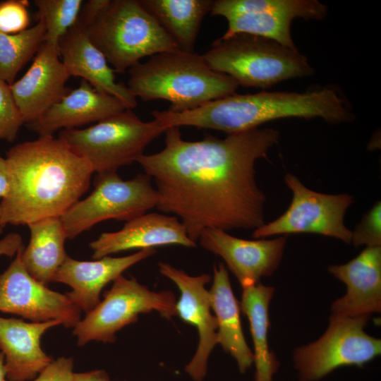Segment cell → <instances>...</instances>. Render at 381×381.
<instances>
[{
	"label": "cell",
	"mask_w": 381,
	"mask_h": 381,
	"mask_svg": "<svg viewBox=\"0 0 381 381\" xmlns=\"http://www.w3.org/2000/svg\"><path fill=\"white\" fill-rule=\"evenodd\" d=\"M164 133L163 150L136 160L156 184L158 210L179 217L195 243L207 228L255 230L265 224L266 196L255 166L278 142V131L256 128L198 141L184 140L179 127Z\"/></svg>",
	"instance_id": "obj_1"
},
{
	"label": "cell",
	"mask_w": 381,
	"mask_h": 381,
	"mask_svg": "<svg viewBox=\"0 0 381 381\" xmlns=\"http://www.w3.org/2000/svg\"><path fill=\"white\" fill-rule=\"evenodd\" d=\"M5 158L9 190L0 202V231L61 217L88 190L94 173L86 159L54 135L18 143Z\"/></svg>",
	"instance_id": "obj_2"
},
{
	"label": "cell",
	"mask_w": 381,
	"mask_h": 381,
	"mask_svg": "<svg viewBox=\"0 0 381 381\" xmlns=\"http://www.w3.org/2000/svg\"><path fill=\"white\" fill-rule=\"evenodd\" d=\"M167 127L193 126L232 134L283 118H320L329 123L354 119L345 99L332 87L305 92L261 91L232 94L183 111L152 112Z\"/></svg>",
	"instance_id": "obj_3"
},
{
	"label": "cell",
	"mask_w": 381,
	"mask_h": 381,
	"mask_svg": "<svg viewBox=\"0 0 381 381\" xmlns=\"http://www.w3.org/2000/svg\"><path fill=\"white\" fill-rule=\"evenodd\" d=\"M127 87L144 101L164 99L183 111L236 93L237 82L212 70L202 55L181 50L155 54L128 70Z\"/></svg>",
	"instance_id": "obj_4"
},
{
	"label": "cell",
	"mask_w": 381,
	"mask_h": 381,
	"mask_svg": "<svg viewBox=\"0 0 381 381\" xmlns=\"http://www.w3.org/2000/svg\"><path fill=\"white\" fill-rule=\"evenodd\" d=\"M202 56L212 70L229 75L246 87L266 89L314 73L298 49L249 34L221 37Z\"/></svg>",
	"instance_id": "obj_5"
},
{
	"label": "cell",
	"mask_w": 381,
	"mask_h": 381,
	"mask_svg": "<svg viewBox=\"0 0 381 381\" xmlns=\"http://www.w3.org/2000/svg\"><path fill=\"white\" fill-rule=\"evenodd\" d=\"M87 32L116 72L129 70L145 56L180 50L137 0H108L87 25Z\"/></svg>",
	"instance_id": "obj_6"
},
{
	"label": "cell",
	"mask_w": 381,
	"mask_h": 381,
	"mask_svg": "<svg viewBox=\"0 0 381 381\" xmlns=\"http://www.w3.org/2000/svg\"><path fill=\"white\" fill-rule=\"evenodd\" d=\"M168 128L157 119L143 121L131 109L85 128L64 129L59 138L86 159L94 173L117 172L143 155L146 147Z\"/></svg>",
	"instance_id": "obj_7"
},
{
	"label": "cell",
	"mask_w": 381,
	"mask_h": 381,
	"mask_svg": "<svg viewBox=\"0 0 381 381\" xmlns=\"http://www.w3.org/2000/svg\"><path fill=\"white\" fill-rule=\"evenodd\" d=\"M369 318L332 314L320 338L294 350L299 381H318L340 367H361L380 356L381 339L365 331Z\"/></svg>",
	"instance_id": "obj_8"
},
{
	"label": "cell",
	"mask_w": 381,
	"mask_h": 381,
	"mask_svg": "<svg viewBox=\"0 0 381 381\" xmlns=\"http://www.w3.org/2000/svg\"><path fill=\"white\" fill-rule=\"evenodd\" d=\"M151 179L145 173L128 180L117 172L97 174L92 193L61 217L67 238L73 239L102 221L127 222L156 207L157 194Z\"/></svg>",
	"instance_id": "obj_9"
},
{
	"label": "cell",
	"mask_w": 381,
	"mask_h": 381,
	"mask_svg": "<svg viewBox=\"0 0 381 381\" xmlns=\"http://www.w3.org/2000/svg\"><path fill=\"white\" fill-rule=\"evenodd\" d=\"M176 300L170 291H153L135 278L117 277L103 300L73 327L77 344L92 341L114 343L116 333L138 320L141 313L157 311L167 319L176 315Z\"/></svg>",
	"instance_id": "obj_10"
},
{
	"label": "cell",
	"mask_w": 381,
	"mask_h": 381,
	"mask_svg": "<svg viewBox=\"0 0 381 381\" xmlns=\"http://www.w3.org/2000/svg\"><path fill=\"white\" fill-rule=\"evenodd\" d=\"M210 12L227 20L223 37L249 34L297 49L291 35V21L296 18L321 20L328 8L317 0H216Z\"/></svg>",
	"instance_id": "obj_11"
},
{
	"label": "cell",
	"mask_w": 381,
	"mask_h": 381,
	"mask_svg": "<svg viewBox=\"0 0 381 381\" xmlns=\"http://www.w3.org/2000/svg\"><path fill=\"white\" fill-rule=\"evenodd\" d=\"M292 192L291 202L277 219L255 229L254 238L294 233H315L351 243L352 231L344 224V215L353 202L351 195L325 194L308 188L294 174L284 178Z\"/></svg>",
	"instance_id": "obj_12"
},
{
	"label": "cell",
	"mask_w": 381,
	"mask_h": 381,
	"mask_svg": "<svg viewBox=\"0 0 381 381\" xmlns=\"http://www.w3.org/2000/svg\"><path fill=\"white\" fill-rule=\"evenodd\" d=\"M20 250L8 268L0 273V312L20 315L32 322L59 320L74 327L81 310L66 296L49 289L25 268Z\"/></svg>",
	"instance_id": "obj_13"
},
{
	"label": "cell",
	"mask_w": 381,
	"mask_h": 381,
	"mask_svg": "<svg viewBox=\"0 0 381 381\" xmlns=\"http://www.w3.org/2000/svg\"><path fill=\"white\" fill-rule=\"evenodd\" d=\"M158 267L159 272L171 280L181 292L176 303V315L194 326L198 332L196 351L185 370L193 380L202 381L207 373L210 355L218 344L217 323L212 313L210 291L205 288L211 276H191L165 262H159Z\"/></svg>",
	"instance_id": "obj_14"
},
{
	"label": "cell",
	"mask_w": 381,
	"mask_h": 381,
	"mask_svg": "<svg viewBox=\"0 0 381 381\" xmlns=\"http://www.w3.org/2000/svg\"><path fill=\"white\" fill-rule=\"evenodd\" d=\"M201 247L221 257L241 287L260 282L277 270L287 236L273 239L246 240L215 229H203L198 239Z\"/></svg>",
	"instance_id": "obj_15"
},
{
	"label": "cell",
	"mask_w": 381,
	"mask_h": 381,
	"mask_svg": "<svg viewBox=\"0 0 381 381\" xmlns=\"http://www.w3.org/2000/svg\"><path fill=\"white\" fill-rule=\"evenodd\" d=\"M88 20L80 13L75 24L60 39L58 51L71 76L80 77L97 91L114 96L128 109L137 106L136 97L122 83H117L114 70L102 52L92 43Z\"/></svg>",
	"instance_id": "obj_16"
},
{
	"label": "cell",
	"mask_w": 381,
	"mask_h": 381,
	"mask_svg": "<svg viewBox=\"0 0 381 381\" xmlns=\"http://www.w3.org/2000/svg\"><path fill=\"white\" fill-rule=\"evenodd\" d=\"M59 57L56 47L44 42L25 73L10 85L25 123L38 119L70 90L66 87L70 75Z\"/></svg>",
	"instance_id": "obj_17"
},
{
	"label": "cell",
	"mask_w": 381,
	"mask_h": 381,
	"mask_svg": "<svg viewBox=\"0 0 381 381\" xmlns=\"http://www.w3.org/2000/svg\"><path fill=\"white\" fill-rule=\"evenodd\" d=\"M169 245L197 246L176 217L156 212L145 213L127 221L120 230L102 233L89 244L95 260L121 251Z\"/></svg>",
	"instance_id": "obj_18"
},
{
	"label": "cell",
	"mask_w": 381,
	"mask_h": 381,
	"mask_svg": "<svg viewBox=\"0 0 381 381\" xmlns=\"http://www.w3.org/2000/svg\"><path fill=\"white\" fill-rule=\"evenodd\" d=\"M155 253V248H148L126 256H105L92 261H81L68 255L54 274L52 282L70 286L72 290L66 296L86 314L100 302V294L107 284Z\"/></svg>",
	"instance_id": "obj_19"
},
{
	"label": "cell",
	"mask_w": 381,
	"mask_h": 381,
	"mask_svg": "<svg viewBox=\"0 0 381 381\" xmlns=\"http://www.w3.org/2000/svg\"><path fill=\"white\" fill-rule=\"evenodd\" d=\"M328 271L346 286V293L335 300L332 314L356 317L381 311V246L366 247L342 265H332Z\"/></svg>",
	"instance_id": "obj_20"
},
{
	"label": "cell",
	"mask_w": 381,
	"mask_h": 381,
	"mask_svg": "<svg viewBox=\"0 0 381 381\" xmlns=\"http://www.w3.org/2000/svg\"><path fill=\"white\" fill-rule=\"evenodd\" d=\"M126 109L127 106L116 97L97 91L82 80L78 87L69 90L27 126L39 136L53 135L59 130L97 123Z\"/></svg>",
	"instance_id": "obj_21"
},
{
	"label": "cell",
	"mask_w": 381,
	"mask_h": 381,
	"mask_svg": "<svg viewBox=\"0 0 381 381\" xmlns=\"http://www.w3.org/2000/svg\"><path fill=\"white\" fill-rule=\"evenodd\" d=\"M59 320L28 322L0 317V350L4 355L8 381H31L52 361L40 340Z\"/></svg>",
	"instance_id": "obj_22"
},
{
	"label": "cell",
	"mask_w": 381,
	"mask_h": 381,
	"mask_svg": "<svg viewBox=\"0 0 381 381\" xmlns=\"http://www.w3.org/2000/svg\"><path fill=\"white\" fill-rule=\"evenodd\" d=\"M213 272L209 291L217 323V343L235 359L239 371L243 373L253 364V354L243 334L240 303L234 294L224 264L214 265Z\"/></svg>",
	"instance_id": "obj_23"
},
{
	"label": "cell",
	"mask_w": 381,
	"mask_h": 381,
	"mask_svg": "<svg viewBox=\"0 0 381 381\" xmlns=\"http://www.w3.org/2000/svg\"><path fill=\"white\" fill-rule=\"evenodd\" d=\"M29 243L21 253L22 262L28 273L47 285L52 282L58 269L68 255L65 242L68 238L59 217L43 219L28 225Z\"/></svg>",
	"instance_id": "obj_24"
},
{
	"label": "cell",
	"mask_w": 381,
	"mask_h": 381,
	"mask_svg": "<svg viewBox=\"0 0 381 381\" xmlns=\"http://www.w3.org/2000/svg\"><path fill=\"white\" fill-rule=\"evenodd\" d=\"M274 293L273 286H265L260 282L242 287L240 308L250 325L255 381H272L273 375L279 366L268 342L269 308Z\"/></svg>",
	"instance_id": "obj_25"
},
{
	"label": "cell",
	"mask_w": 381,
	"mask_h": 381,
	"mask_svg": "<svg viewBox=\"0 0 381 381\" xmlns=\"http://www.w3.org/2000/svg\"><path fill=\"white\" fill-rule=\"evenodd\" d=\"M176 43L179 49L194 52L201 23L211 11L212 0H139Z\"/></svg>",
	"instance_id": "obj_26"
},
{
	"label": "cell",
	"mask_w": 381,
	"mask_h": 381,
	"mask_svg": "<svg viewBox=\"0 0 381 381\" xmlns=\"http://www.w3.org/2000/svg\"><path fill=\"white\" fill-rule=\"evenodd\" d=\"M45 32L42 20L18 34L0 31V79L9 85L14 82L18 71L44 44Z\"/></svg>",
	"instance_id": "obj_27"
},
{
	"label": "cell",
	"mask_w": 381,
	"mask_h": 381,
	"mask_svg": "<svg viewBox=\"0 0 381 381\" xmlns=\"http://www.w3.org/2000/svg\"><path fill=\"white\" fill-rule=\"evenodd\" d=\"M84 1L83 0H35L37 20L45 25L44 42L58 48L60 39L76 22Z\"/></svg>",
	"instance_id": "obj_28"
},
{
	"label": "cell",
	"mask_w": 381,
	"mask_h": 381,
	"mask_svg": "<svg viewBox=\"0 0 381 381\" xmlns=\"http://www.w3.org/2000/svg\"><path fill=\"white\" fill-rule=\"evenodd\" d=\"M23 123L10 85L0 79V140L13 141Z\"/></svg>",
	"instance_id": "obj_29"
},
{
	"label": "cell",
	"mask_w": 381,
	"mask_h": 381,
	"mask_svg": "<svg viewBox=\"0 0 381 381\" xmlns=\"http://www.w3.org/2000/svg\"><path fill=\"white\" fill-rule=\"evenodd\" d=\"M29 1L7 0L0 2V31L18 34L29 28Z\"/></svg>",
	"instance_id": "obj_30"
},
{
	"label": "cell",
	"mask_w": 381,
	"mask_h": 381,
	"mask_svg": "<svg viewBox=\"0 0 381 381\" xmlns=\"http://www.w3.org/2000/svg\"><path fill=\"white\" fill-rule=\"evenodd\" d=\"M351 242L356 247L381 246V202H377L352 231Z\"/></svg>",
	"instance_id": "obj_31"
},
{
	"label": "cell",
	"mask_w": 381,
	"mask_h": 381,
	"mask_svg": "<svg viewBox=\"0 0 381 381\" xmlns=\"http://www.w3.org/2000/svg\"><path fill=\"white\" fill-rule=\"evenodd\" d=\"M73 360L61 356L47 365L31 381H73Z\"/></svg>",
	"instance_id": "obj_32"
},
{
	"label": "cell",
	"mask_w": 381,
	"mask_h": 381,
	"mask_svg": "<svg viewBox=\"0 0 381 381\" xmlns=\"http://www.w3.org/2000/svg\"><path fill=\"white\" fill-rule=\"evenodd\" d=\"M23 248V238L18 233H10L0 239V256H16Z\"/></svg>",
	"instance_id": "obj_33"
},
{
	"label": "cell",
	"mask_w": 381,
	"mask_h": 381,
	"mask_svg": "<svg viewBox=\"0 0 381 381\" xmlns=\"http://www.w3.org/2000/svg\"><path fill=\"white\" fill-rule=\"evenodd\" d=\"M73 381H110V379L104 370H95L84 373H75Z\"/></svg>",
	"instance_id": "obj_34"
},
{
	"label": "cell",
	"mask_w": 381,
	"mask_h": 381,
	"mask_svg": "<svg viewBox=\"0 0 381 381\" xmlns=\"http://www.w3.org/2000/svg\"><path fill=\"white\" fill-rule=\"evenodd\" d=\"M9 190V175L5 157L0 155V198H4Z\"/></svg>",
	"instance_id": "obj_35"
},
{
	"label": "cell",
	"mask_w": 381,
	"mask_h": 381,
	"mask_svg": "<svg viewBox=\"0 0 381 381\" xmlns=\"http://www.w3.org/2000/svg\"><path fill=\"white\" fill-rule=\"evenodd\" d=\"M4 355L0 350V381H7Z\"/></svg>",
	"instance_id": "obj_36"
}]
</instances>
